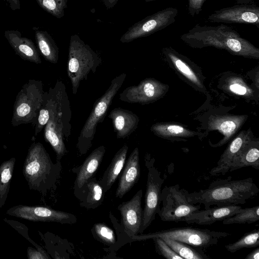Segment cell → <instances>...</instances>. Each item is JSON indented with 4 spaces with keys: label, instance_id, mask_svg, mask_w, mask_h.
I'll return each instance as SVG.
<instances>
[{
    "label": "cell",
    "instance_id": "8d00e7d4",
    "mask_svg": "<svg viewBox=\"0 0 259 259\" xmlns=\"http://www.w3.org/2000/svg\"><path fill=\"white\" fill-rule=\"evenodd\" d=\"M4 221L8 224L10 225L13 228L16 230L20 234H21L24 237L28 240L35 248L39 250H43L44 249L39 246L37 244L35 243L31 238L29 237L28 233V228L24 225L13 220L4 219Z\"/></svg>",
    "mask_w": 259,
    "mask_h": 259
},
{
    "label": "cell",
    "instance_id": "74e56055",
    "mask_svg": "<svg viewBox=\"0 0 259 259\" xmlns=\"http://www.w3.org/2000/svg\"><path fill=\"white\" fill-rule=\"evenodd\" d=\"M206 0H188V12L190 15L194 17L198 15L202 9Z\"/></svg>",
    "mask_w": 259,
    "mask_h": 259
},
{
    "label": "cell",
    "instance_id": "ac0fdd59",
    "mask_svg": "<svg viewBox=\"0 0 259 259\" xmlns=\"http://www.w3.org/2000/svg\"><path fill=\"white\" fill-rule=\"evenodd\" d=\"M105 151L104 146H99L90 153L81 165L71 169L73 173L76 174L74 191L80 189L89 179L93 177L103 159Z\"/></svg>",
    "mask_w": 259,
    "mask_h": 259
},
{
    "label": "cell",
    "instance_id": "ba28073f",
    "mask_svg": "<svg viewBox=\"0 0 259 259\" xmlns=\"http://www.w3.org/2000/svg\"><path fill=\"white\" fill-rule=\"evenodd\" d=\"M230 233L191 227L174 228L157 231L148 234L132 236L131 242L152 239L155 237L168 238L194 247L205 249L218 243L221 238L230 236Z\"/></svg>",
    "mask_w": 259,
    "mask_h": 259
},
{
    "label": "cell",
    "instance_id": "603a6c76",
    "mask_svg": "<svg viewBox=\"0 0 259 259\" xmlns=\"http://www.w3.org/2000/svg\"><path fill=\"white\" fill-rule=\"evenodd\" d=\"M163 53L166 59L174 68L196 87L203 90L204 86L197 72L190 66L187 59L171 47L164 48Z\"/></svg>",
    "mask_w": 259,
    "mask_h": 259
},
{
    "label": "cell",
    "instance_id": "7c38bea8",
    "mask_svg": "<svg viewBox=\"0 0 259 259\" xmlns=\"http://www.w3.org/2000/svg\"><path fill=\"white\" fill-rule=\"evenodd\" d=\"M6 214L32 222H56L61 224H74L76 217L70 213L57 210L48 206L17 205L6 211Z\"/></svg>",
    "mask_w": 259,
    "mask_h": 259
},
{
    "label": "cell",
    "instance_id": "d6a6232c",
    "mask_svg": "<svg viewBox=\"0 0 259 259\" xmlns=\"http://www.w3.org/2000/svg\"><path fill=\"white\" fill-rule=\"evenodd\" d=\"M91 231L94 238L101 242L112 247L115 245V234L106 224L102 223H96L94 225Z\"/></svg>",
    "mask_w": 259,
    "mask_h": 259
},
{
    "label": "cell",
    "instance_id": "8992f818",
    "mask_svg": "<svg viewBox=\"0 0 259 259\" xmlns=\"http://www.w3.org/2000/svg\"><path fill=\"white\" fill-rule=\"evenodd\" d=\"M125 73L114 77L106 92L95 102L78 136L77 148L80 155L85 154L91 148L97 125L104 120L106 113L116 94L122 85Z\"/></svg>",
    "mask_w": 259,
    "mask_h": 259
},
{
    "label": "cell",
    "instance_id": "4fadbf2b",
    "mask_svg": "<svg viewBox=\"0 0 259 259\" xmlns=\"http://www.w3.org/2000/svg\"><path fill=\"white\" fill-rule=\"evenodd\" d=\"M167 89V85L156 79L147 78L137 85L125 88L119 94V99L129 103L147 104L160 99Z\"/></svg>",
    "mask_w": 259,
    "mask_h": 259
},
{
    "label": "cell",
    "instance_id": "836d02e7",
    "mask_svg": "<svg viewBox=\"0 0 259 259\" xmlns=\"http://www.w3.org/2000/svg\"><path fill=\"white\" fill-rule=\"evenodd\" d=\"M44 10L57 18L64 15L68 0H36Z\"/></svg>",
    "mask_w": 259,
    "mask_h": 259
},
{
    "label": "cell",
    "instance_id": "277c9868",
    "mask_svg": "<svg viewBox=\"0 0 259 259\" xmlns=\"http://www.w3.org/2000/svg\"><path fill=\"white\" fill-rule=\"evenodd\" d=\"M62 166L60 161L54 163L43 145L33 142L24 160L22 173L30 190L45 195L55 189Z\"/></svg>",
    "mask_w": 259,
    "mask_h": 259
},
{
    "label": "cell",
    "instance_id": "f546056e",
    "mask_svg": "<svg viewBox=\"0 0 259 259\" xmlns=\"http://www.w3.org/2000/svg\"><path fill=\"white\" fill-rule=\"evenodd\" d=\"M15 162L16 158L12 157L0 165V208L8 198Z\"/></svg>",
    "mask_w": 259,
    "mask_h": 259
},
{
    "label": "cell",
    "instance_id": "2e32d148",
    "mask_svg": "<svg viewBox=\"0 0 259 259\" xmlns=\"http://www.w3.org/2000/svg\"><path fill=\"white\" fill-rule=\"evenodd\" d=\"M139 151L135 148L124 164L115 192L116 198H122L138 182L141 175Z\"/></svg>",
    "mask_w": 259,
    "mask_h": 259
},
{
    "label": "cell",
    "instance_id": "b9f144b4",
    "mask_svg": "<svg viewBox=\"0 0 259 259\" xmlns=\"http://www.w3.org/2000/svg\"><path fill=\"white\" fill-rule=\"evenodd\" d=\"M103 1L106 7L111 8L116 4L118 0H103Z\"/></svg>",
    "mask_w": 259,
    "mask_h": 259
},
{
    "label": "cell",
    "instance_id": "9c48e42d",
    "mask_svg": "<svg viewBox=\"0 0 259 259\" xmlns=\"http://www.w3.org/2000/svg\"><path fill=\"white\" fill-rule=\"evenodd\" d=\"M188 191L179 184L165 186L161 190V201L157 214L163 222H185L187 218L201 208L200 204L188 202Z\"/></svg>",
    "mask_w": 259,
    "mask_h": 259
},
{
    "label": "cell",
    "instance_id": "484cf974",
    "mask_svg": "<svg viewBox=\"0 0 259 259\" xmlns=\"http://www.w3.org/2000/svg\"><path fill=\"white\" fill-rule=\"evenodd\" d=\"M245 120V118L243 116H220L211 119L209 128L211 130H219L224 136L223 139L215 146H221L227 142Z\"/></svg>",
    "mask_w": 259,
    "mask_h": 259
},
{
    "label": "cell",
    "instance_id": "52a82bcc",
    "mask_svg": "<svg viewBox=\"0 0 259 259\" xmlns=\"http://www.w3.org/2000/svg\"><path fill=\"white\" fill-rule=\"evenodd\" d=\"M45 92L41 80L29 79L18 93L11 120L13 126L23 124L35 125L42 106Z\"/></svg>",
    "mask_w": 259,
    "mask_h": 259
},
{
    "label": "cell",
    "instance_id": "ab89813d",
    "mask_svg": "<svg viewBox=\"0 0 259 259\" xmlns=\"http://www.w3.org/2000/svg\"><path fill=\"white\" fill-rule=\"evenodd\" d=\"M259 258V248H256L252 252L249 253L245 257V259H258Z\"/></svg>",
    "mask_w": 259,
    "mask_h": 259
},
{
    "label": "cell",
    "instance_id": "d6986e66",
    "mask_svg": "<svg viewBox=\"0 0 259 259\" xmlns=\"http://www.w3.org/2000/svg\"><path fill=\"white\" fill-rule=\"evenodd\" d=\"M252 139L251 135L245 131L242 132L237 136L221 155L217 165L210 170V175L216 176L225 175L228 172L234 157Z\"/></svg>",
    "mask_w": 259,
    "mask_h": 259
},
{
    "label": "cell",
    "instance_id": "3957f363",
    "mask_svg": "<svg viewBox=\"0 0 259 259\" xmlns=\"http://www.w3.org/2000/svg\"><path fill=\"white\" fill-rule=\"evenodd\" d=\"M258 192L259 189L252 178L232 180V177H229L212 182L205 189L188 192L187 196L190 203L203 204L205 209H208L212 205L243 204Z\"/></svg>",
    "mask_w": 259,
    "mask_h": 259
},
{
    "label": "cell",
    "instance_id": "60d3db41",
    "mask_svg": "<svg viewBox=\"0 0 259 259\" xmlns=\"http://www.w3.org/2000/svg\"><path fill=\"white\" fill-rule=\"evenodd\" d=\"M7 1L9 4L10 7L14 10L20 9V5L19 0H4Z\"/></svg>",
    "mask_w": 259,
    "mask_h": 259
},
{
    "label": "cell",
    "instance_id": "4dcf8cb0",
    "mask_svg": "<svg viewBox=\"0 0 259 259\" xmlns=\"http://www.w3.org/2000/svg\"><path fill=\"white\" fill-rule=\"evenodd\" d=\"M259 220V205L241 209L235 215L229 217L224 221V225L234 224H252Z\"/></svg>",
    "mask_w": 259,
    "mask_h": 259
},
{
    "label": "cell",
    "instance_id": "9a60e30c",
    "mask_svg": "<svg viewBox=\"0 0 259 259\" xmlns=\"http://www.w3.org/2000/svg\"><path fill=\"white\" fill-rule=\"evenodd\" d=\"M142 196L141 189L131 200L123 202L117 207L121 216V227L130 238L139 234L143 219Z\"/></svg>",
    "mask_w": 259,
    "mask_h": 259
},
{
    "label": "cell",
    "instance_id": "30bf717a",
    "mask_svg": "<svg viewBox=\"0 0 259 259\" xmlns=\"http://www.w3.org/2000/svg\"><path fill=\"white\" fill-rule=\"evenodd\" d=\"M145 162L148 170L147 180L140 234H142L155 219L160 204L161 188L164 182L161 173L155 166L154 159L146 155Z\"/></svg>",
    "mask_w": 259,
    "mask_h": 259
},
{
    "label": "cell",
    "instance_id": "5bb4252c",
    "mask_svg": "<svg viewBox=\"0 0 259 259\" xmlns=\"http://www.w3.org/2000/svg\"><path fill=\"white\" fill-rule=\"evenodd\" d=\"M210 22L249 24L259 28V7L254 5H237L214 11L207 18Z\"/></svg>",
    "mask_w": 259,
    "mask_h": 259
},
{
    "label": "cell",
    "instance_id": "83f0119b",
    "mask_svg": "<svg viewBox=\"0 0 259 259\" xmlns=\"http://www.w3.org/2000/svg\"><path fill=\"white\" fill-rule=\"evenodd\" d=\"M35 37L39 50L45 59L56 64L59 60V48L51 36L46 31L35 30Z\"/></svg>",
    "mask_w": 259,
    "mask_h": 259
},
{
    "label": "cell",
    "instance_id": "6da1fadb",
    "mask_svg": "<svg viewBox=\"0 0 259 259\" xmlns=\"http://www.w3.org/2000/svg\"><path fill=\"white\" fill-rule=\"evenodd\" d=\"M72 113L64 83L58 80L45 92L44 100L35 125V136L44 128V137L56 155L58 161L67 153L64 140L71 134Z\"/></svg>",
    "mask_w": 259,
    "mask_h": 259
},
{
    "label": "cell",
    "instance_id": "d4e9b609",
    "mask_svg": "<svg viewBox=\"0 0 259 259\" xmlns=\"http://www.w3.org/2000/svg\"><path fill=\"white\" fill-rule=\"evenodd\" d=\"M128 146L125 144L118 150L99 182L104 192L109 191L123 169L126 161Z\"/></svg>",
    "mask_w": 259,
    "mask_h": 259
},
{
    "label": "cell",
    "instance_id": "e575fe53",
    "mask_svg": "<svg viewBox=\"0 0 259 259\" xmlns=\"http://www.w3.org/2000/svg\"><path fill=\"white\" fill-rule=\"evenodd\" d=\"M227 90L233 94L245 97H250L253 94V91L239 77H232L227 82Z\"/></svg>",
    "mask_w": 259,
    "mask_h": 259
},
{
    "label": "cell",
    "instance_id": "7a4b0ae2",
    "mask_svg": "<svg viewBox=\"0 0 259 259\" xmlns=\"http://www.w3.org/2000/svg\"><path fill=\"white\" fill-rule=\"evenodd\" d=\"M181 39L193 48L212 47L231 54L258 59L259 49L242 37L232 27L224 24L216 26L198 24L182 34Z\"/></svg>",
    "mask_w": 259,
    "mask_h": 259
},
{
    "label": "cell",
    "instance_id": "f1b7e54d",
    "mask_svg": "<svg viewBox=\"0 0 259 259\" xmlns=\"http://www.w3.org/2000/svg\"><path fill=\"white\" fill-rule=\"evenodd\" d=\"M177 254L183 259H209L204 250L187 243L168 238H161Z\"/></svg>",
    "mask_w": 259,
    "mask_h": 259
},
{
    "label": "cell",
    "instance_id": "44dd1931",
    "mask_svg": "<svg viewBox=\"0 0 259 259\" xmlns=\"http://www.w3.org/2000/svg\"><path fill=\"white\" fill-rule=\"evenodd\" d=\"M104 194L99 181L94 177L89 179L80 189L74 191L80 206L87 209H95L100 206L103 202Z\"/></svg>",
    "mask_w": 259,
    "mask_h": 259
},
{
    "label": "cell",
    "instance_id": "5b68a950",
    "mask_svg": "<svg viewBox=\"0 0 259 259\" xmlns=\"http://www.w3.org/2000/svg\"><path fill=\"white\" fill-rule=\"evenodd\" d=\"M101 62L99 56L77 35L71 36L67 73L74 95L77 93L80 82L87 79L91 72L95 73Z\"/></svg>",
    "mask_w": 259,
    "mask_h": 259
},
{
    "label": "cell",
    "instance_id": "4316f807",
    "mask_svg": "<svg viewBox=\"0 0 259 259\" xmlns=\"http://www.w3.org/2000/svg\"><path fill=\"white\" fill-rule=\"evenodd\" d=\"M151 130L158 137L173 140H183L196 134L180 124L171 123H155L151 126Z\"/></svg>",
    "mask_w": 259,
    "mask_h": 259
},
{
    "label": "cell",
    "instance_id": "ffe728a7",
    "mask_svg": "<svg viewBox=\"0 0 259 259\" xmlns=\"http://www.w3.org/2000/svg\"><path fill=\"white\" fill-rule=\"evenodd\" d=\"M108 117L112 121L114 131L118 139H124L130 136L136 131L140 121L137 114L121 108L112 110Z\"/></svg>",
    "mask_w": 259,
    "mask_h": 259
},
{
    "label": "cell",
    "instance_id": "cb8c5ba5",
    "mask_svg": "<svg viewBox=\"0 0 259 259\" xmlns=\"http://www.w3.org/2000/svg\"><path fill=\"white\" fill-rule=\"evenodd\" d=\"M250 166L259 169V141L252 139L232 160L229 171Z\"/></svg>",
    "mask_w": 259,
    "mask_h": 259
},
{
    "label": "cell",
    "instance_id": "8fae6325",
    "mask_svg": "<svg viewBox=\"0 0 259 259\" xmlns=\"http://www.w3.org/2000/svg\"><path fill=\"white\" fill-rule=\"evenodd\" d=\"M178 14V10L172 7L157 12L132 26L120 40L123 43L129 42L163 29L175 22Z\"/></svg>",
    "mask_w": 259,
    "mask_h": 259
},
{
    "label": "cell",
    "instance_id": "d590c367",
    "mask_svg": "<svg viewBox=\"0 0 259 259\" xmlns=\"http://www.w3.org/2000/svg\"><path fill=\"white\" fill-rule=\"evenodd\" d=\"M152 239L154 242L156 251L159 255L168 259H183L173 250L162 238L155 237Z\"/></svg>",
    "mask_w": 259,
    "mask_h": 259
},
{
    "label": "cell",
    "instance_id": "f35d334b",
    "mask_svg": "<svg viewBox=\"0 0 259 259\" xmlns=\"http://www.w3.org/2000/svg\"><path fill=\"white\" fill-rule=\"evenodd\" d=\"M27 255L28 259H48L51 258L44 249L39 250L30 246L27 247Z\"/></svg>",
    "mask_w": 259,
    "mask_h": 259
},
{
    "label": "cell",
    "instance_id": "1f68e13d",
    "mask_svg": "<svg viewBox=\"0 0 259 259\" xmlns=\"http://www.w3.org/2000/svg\"><path fill=\"white\" fill-rule=\"evenodd\" d=\"M259 246V231L254 229L245 234L236 241L225 245V248L231 253L244 248H254Z\"/></svg>",
    "mask_w": 259,
    "mask_h": 259
},
{
    "label": "cell",
    "instance_id": "e0dca14e",
    "mask_svg": "<svg viewBox=\"0 0 259 259\" xmlns=\"http://www.w3.org/2000/svg\"><path fill=\"white\" fill-rule=\"evenodd\" d=\"M242 207L239 205L231 204L217 206L198 211L189 215L185 222L195 223L200 225H208L218 221H223L241 211Z\"/></svg>",
    "mask_w": 259,
    "mask_h": 259
},
{
    "label": "cell",
    "instance_id": "7402d4cb",
    "mask_svg": "<svg viewBox=\"0 0 259 259\" xmlns=\"http://www.w3.org/2000/svg\"><path fill=\"white\" fill-rule=\"evenodd\" d=\"M5 36L15 53L22 59L36 64H40L41 60L34 43L26 37H22L19 32L8 30Z\"/></svg>",
    "mask_w": 259,
    "mask_h": 259
}]
</instances>
